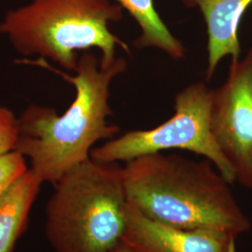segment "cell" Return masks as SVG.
<instances>
[{
	"label": "cell",
	"instance_id": "1",
	"mask_svg": "<svg viewBox=\"0 0 252 252\" xmlns=\"http://www.w3.org/2000/svg\"><path fill=\"white\" fill-rule=\"evenodd\" d=\"M53 70L71 83L76 96L70 107L58 115L54 108H27L18 118L19 136L14 151L28 157L31 170L42 182L56 183L67 172L89 160L94 145L112 138L119 127L110 124L111 82L126 70L125 58L102 64L90 53L79 57L76 75L53 67L46 60L20 61Z\"/></svg>",
	"mask_w": 252,
	"mask_h": 252
},
{
	"label": "cell",
	"instance_id": "2",
	"mask_svg": "<svg viewBox=\"0 0 252 252\" xmlns=\"http://www.w3.org/2000/svg\"><path fill=\"white\" fill-rule=\"evenodd\" d=\"M122 172L128 204L154 221L236 237L251 229L232 184L206 158L195 161L175 153H153L126 162Z\"/></svg>",
	"mask_w": 252,
	"mask_h": 252
},
{
	"label": "cell",
	"instance_id": "3",
	"mask_svg": "<svg viewBox=\"0 0 252 252\" xmlns=\"http://www.w3.org/2000/svg\"><path fill=\"white\" fill-rule=\"evenodd\" d=\"M124 10L114 0H30L6 13L0 33L19 54L75 71L80 51L99 49L102 64L115 61L118 47L130 54L109 30L111 23L123 20Z\"/></svg>",
	"mask_w": 252,
	"mask_h": 252
},
{
	"label": "cell",
	"instance_id": "4",
	"mask_svg": "<svg viewBox=\"0 0 252 252\" xmlns=\"http://www.w3.org/2000/svg\"><path fill=\"white\" fill-rule=\"evenodd\" d=\"M122 168L90 158L55 183L46 208L55 252H114L124 244L128 202Z\"/></svg>",
	"mask_w": 252,
	"mask_h": 252
},
{
	"label": "cell",
	"instance_id": "5",
	"mask_svg": "<svg viewBox=\"0 0 252 252\" xmlns=\"http://www.w3.org/2000/svg\"><path fill=\"white\" fill-rule=\"evenodd\" d=\"M212 89L202 82L186 86L175 96V113L162 125L149 130L128 131L94 148L91 158L99 162H129L135 158L182 150L203 156L212 162L231 184L234 173L211 131Z\"/></svg>",
	"mask_w": 252,
	"mask_h": 252
},
{
	"label": "cell",
	"instance_id": "6",
	"mask_svg": "<svg viewBox=\"0 0 252 252\" xmlns=\"http://www.w3.org/2000/svg\"><path fill=\"white\" fill-rule=\"evenodd\" d=\"M210 126L234 180L252 190V45L231 59L226 81L212 89Z\"/></svg>",
	"mask_w": 252,
	"mask_h": 252
},
{
	"label": "cell",
	"instance_id": "7",
	"mask_svg": "<svg viewBox=\"0 0 252 252\" xmlns=\"http://www.w3.org/2000/svg\"><path fill=\"white\" fill-rule=\"evenodd\" d=\"M236 239L222 231L164 225L128 204L124 244L131 252H235Z\"/></svg>",
	"mask_w": 252,
	"mask_h": 252
},
{
	"label": "cell",
	"instance_id": "8",
	"mask_svg": "<svg viewBox=\"0 0 252 252\" xmlns=\"http://www.w3.org/2000/svg\"><path fill=\"white\" fill-rule=\"evenodd\" d=\"M252 4V0H189L187 4L200 10L207 26V81L223 58L241 57L238 29Z\"/></svg>",
	"mask_w": 252,
	"mask_h": 252
},
{
	"label": "cell",
	"instance_id": "9",
	"mask_svg": "<svg viewBox=\"0 0 252 252\" xmlns=\"http://www.w3.org/2000/svg\"><path fill=\"white\" fill-rule=\"evenodd\" d=\"M42 181L31 169L0 194V252H11Z\"/></svg>",
	"mask_w": 252,
	"mask_h": 252
},
{
	"label": "cell",
	"instance_id": "10",
	"mask_svg": "<svg viewBox=\"0 0 252 252\" xmlns=\"http://www.w3.org/2000/svg\"><path fill=\"white\" fill-rule=\"evenodd\" d=\"M130 13L140 29L134 42L137 49L153 48L174 60L183 59L185 48L162 21L153 0H114Z\"/></svg>",
	"mask_w": 252,
	"mask_h": 252
},
{
	"label": "cell",
	"instance_id": "11",
	"mask_svg": "<svg viewBox=\"0 0 252 252\" xmlns=\"http://www.w3.org/2000/svg\"><path fill=\"white\" fill-rule=\"evenodd\" d=\"M25 158L14 150L0 155V194L28 170Z\"/></svg>",
	"mask_w": 252,
	"mask_h": 252
},
{
	"label": "cell",
	"instance_id": "12",
	"mask_svg": "<svg viewBox=\"0 0 252 252\" xmlns=\"http://www.w3.org/2000/svg\"><path fill=\"white\" fill-rule=\"evenodd\" d=\"M18 136V119L8 108L0 107V155L14 150Z\"/></svg>",
	"mask_w": 252,
	"mask_h": 252
},
{
	"label": "cell",
	"instance_id": "13",
	"mask_svg": "<svg viewBox=\"0 0 252 252\" xmlns=\"http://www.w3.org/2000/svg\"><path fill=\"white\" fill-rule=\"evenodd\" d=\"M114 252H131V251L126 247L125 244H123L121 247H119Z\"/></svg>",
	"mask_w": 252,
	"mask_h": 252
},
{
	"label": "cell",
	"instance_id": "14",
	"mask_svg": "<svg viewBox=\"0 0 252 252\" xmlns=\"http://www.w3.org/2000/svg\"><path fill=\"white\" fill-rule=\"evenodd\" d=\"M189 0H181V2H182V4L184 5V6H187V4L189 3Z\"/></svg>",
	"mask_w": 252,
	"mask_h": 252
}]
</instances>
